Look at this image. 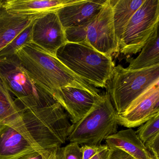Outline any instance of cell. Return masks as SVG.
<instances>
[{"label": "cell", "instance_id": "obj_2", "mask_svg": "<svg viewBox=\"0 0 159 159\" xmlns=\"http://www.w3.org/2000/svg\"><path fill=\"white\" fill-rule=\"evenodd\" d=\"M56 56L75 74L95 87L106 88L116 67L112 56L83 43L68 42Z\"/></svg>", "mask_w": 159, "mask_h": 159}, {"label": "cell", "instance_id": "obj_20", "mask_svg": "<svg viewBox=\"0 0 159 159\" xmlns=\"http://www.w3.org/2000/svg\"><path fill=\"white\" fill-rule=\"evenodd\" d=\"M136 133L145 144L159 133V113L139 127Z\"/></svg>", "mask_w": 159, "mask_h": 159}, {"label": "cell", "instance_id": "obj_27", "mask_svg": "<svg viewBox=\"0 0 159 159\" xmlns=\"http://www.w3.org/2000/svg\"><path fill=\"white\" fill-rule=\"evenodd\" d=\"M59 148V147L52 149L48 159H58Z\"/></svg>", "mask_w": 159, "mask_h": 159}, {"label": "cell", "instance_id": "obj_1", "mask_svg": "<svg viewBox=\"0 0 159 159\" xmlns=\"http://www.w3.org/2000/svg\"><path fill=\"white\" fill-rule=\"evenodd\" d=\"M28 76L37 86L53 95L59 89L75 87L100 95L99 91L69 70L55 55L28 43L16 54Z\"/></svg>", "mask_w": 159, "mask_h": 159}, {"label": "cell", "instance_id": "obj_13", "mask_svg": "<svg viewBox=\"0 0 159 159\" xmlns=\"http://www.w3.org/2000/svg\"><path fill=\"white\" fill-rule=\"evenodd\" d=\"M76 0H4L2 7L12 15L40 17L57 12Z\"/></svg>", "mask_w": 159, "mask_h": 159}, {"label": "cell", "instance_id": "obj_22", "mask_svg": "<svg viewBox=\"0 0 159 159\" xmlns=\"http://www.w3.org/2000/svg\"><path fill=\"white\" fill-rule=\"evenodd\" d=\"M108 147L107 145L96 146L84 145L80 147L82 159H91L102 150Z\"/></svg>", "mask_w": 159, "mask_h": 159}, {"label": "cell", "instance_id": "obj_11", "mask_svg": "<svg viewBox=\"0 0 159 159\" xmlns=\"http://www.w3.org/2000/svg\"><path fill=\"white\" fill-rule=\"evenodd\" d=\"M57 102L69 114L72 124L81 120L92 109L102 95L72 87L57 90L53 95Z\"/></svg>", "mask_w": 159, "mask_h": 159}, {"label": "cell", "instance_id": "obj_21", "mask_svg": "<svg viewBox=\"0 0 159 159\" xmlns=\"http://www.w3.org/2000/svg\"><path fill=\"white\" fill-rule=\"evenodd\" d=\"M58 159H82L79 145L70 143L63 147H60Z\"/></svg>", "mask_w": 159, "mask_h": 159}, {"label": "cell", "instance_id": "obj_18", "mask_svg": "<svg viewBox=\"0 0 159 159\" xmlns=\"http://www.w3.org/2000/svg\"><path fill=\"white\" fill-rule=\"evenodd\" d=\"M22 112L0 78V126L20 117Z\"/></svg>", "mask_w": 159, "mask_h": 159}, {"label": "cell", "instance_id": "obj_17", "mask_svg": "<svg viewBox=\"0 0 159 159\" xmlns=\"http://www.w3.org/2000/svg\"><path fill=\"white\" fill-rule=\"evenodd\" d=\"M128 69H142L159 64V21L156 29L140 54L136 58L129 59Z\"/></svg>", "mask_w": 159, "mask_h": 159}, {"label": "cell", "instance_id": "obj_19", "mask_svg": "<svg viewBox=\"0 0 159 159\" xmlns=\"http://www.w3.org/2000/svg\"><path fill=\"white\" fill-rule=\"evenodd\" d=\"M34 22L0 51V58L16 55L18 51L26 44L32 42L33 28Z\"/></svg>", "mask_w": 159, "mask_h": 159}, {"label": "cell", "instance_id": "obj_29", "mask_svg": "<svg viewBox=\"0 0 159 159\" xmlns=\"http://www.w3.org/2000/svg\"><path fill=\"white\" fill-rule=\"evenodd\" d=\"M4 0H0V7L2 6Z\"/></svg>", "mask_w": 159, "mask_h": 159}, {"label": "cell", "instance_id": "obj_28", "mask_svg": "<svg viewBox=\"0 0 159 159\" xmlns=\"http://www.w3.org/2000/svg\"><path fill=\"white\" fill-rule=\"evenodd\" d=\"M158 113H159V99L157 103H156V105H155L154 112H153V116H154V117L155 116V115H157Z\"/></svg>", "mask_w": 159, "mask_h": 159}, {"label": "cell", "instance_id": "obj_26", "mask_svg": "<svg viewBox=\"0 0 159 159\" xmlns=\"http://www.w3.org/2000/svg\"><path fill=\"white\" fill-rule=\"evenodd\" d=\"M109 152V148L108 147H107L105 149L98 153L95 157H93L91 159H106L108 157Z\"/></svg>", "mask_w": 159, "mask_h": 159}, {"label": "cell", "instance_id": "obj_23", "mask_svg": "<svg viewBox=\"0 0 159 159\" xmlns=\"http://www.w3.org/2000/svg\"><path fill=\"white\" fill-rule=\"evenodd\" d=\"M52 150H35L17 159H48Z\"/></svg>", "mask_w": 159, "mask_h": 159}, {"label": "cell", "instance_id": "obj_24", "mask_svg": "<svg viewBox=\"0 0 159 159\" xmlns=\"http://www.w3.org/2000/svg\"><path fill=\"white\" fill-rule=\"evenodd\" d=\"M106 159H134L128 153L118 148H109V154Z\"/></svg>", "mask_w": 159, "mask_h": 159}, {"label": "cell", "instance_id": "obj_7", "mask_svg": "<svg viewBox=\"0 0 159 159\" xmlns=\"http://www.w3.org/2000/svg\"><path fill=\"white\" fill-rule=\"evenodd\" d=\"M67 41L83 43L111 56L119 52L113 20L111 0H106L97 16L79 27L65 30Z\"/></svg>", "mask_w": 159, "mask_h": 159}, {"label": "cell", "instance_id": "obj_14", "mask_svg": "<svg viewBox=\"0 0 159 159\" xmlns=\"http://www.w3.org/2000/svg\"><path fill=\"white\" fill-rule=\"evenodd\" d=\"M105 141L108 148L121 149L134 159H156L133 129L118 131L107 138Z\"/></svg>", "mask_w": 159, "mask_h": 159}, {"label": "cell", "instance_id": "obj_4", "mask_svg": "<svg viewBox=\"0 0 159 159\" xmlns=\"http://www.w3.org/2000/svg\"><path fill=\"white\" fill-rule=\"evenodd\" d=\"M118 115L108 93L102 94L88 114L72 124L68 141L83 145H101L104 140L117 132Z\"/></svg>", "mask_w": 159, "mask_h": 159}, {"label": "cell", "instance_id": "obj_10", "mask_svg": "<svg viewBox=\"0 0 159 159\" xmlns=\"http://www.w3.org/2000/svg\"><path fill=\"white\" fill-rule=\"evenodd\" d=\"M32 42L55 56L59 49L68 42L65 29L57 12L36 19L33 28Z\"/></svg>", "mask_w": 159, "mask_h": 159}, {"label": "cell", "instance_id": "obj_9", "mask_svg": "<svg viewBox=\"0 0 159 159\" xmlns=\"http://www.w3.org/2000/svg\"><path fill=\"white\" fill-rule=\"evenodd\" d=\"M35 150H39L26 128L22 115L0 126V159H17Z\"/></svg>", "mask_w": 159, "mask_h": 159}, {"label": "cell", "instance_id": "obj_5", "mask_svg": "<svg viewBox=\"0 0 159 159\" xmlns=\"http://www.w3.org/2000/svg\"><path fill=\"white\" fill-rule=\"evenodd\" d=\"M159 79V64L135 70L116 66L106 89L118 115L124 113Z\"/></svg>", "mask_w": 159, "mask_h": 159}, {"label": "cell", "instance_id": "obj_12", "mask_svg": "<svg viewBox=\"0 0 159 159\" xmlns=\"http://www.w3.org/2000/svg\"><path fill=\"white\" fill-rule=\"evenodd\" d=\"M106 1L104 0H76L57 11L65 30L87 24L98 15Z\"/></svg>", "mask_w": 159, "mask_h": 159}, {"label": "cell", "instance_id": "obj_25", "mask_svg": "<svg viewBox=\"0 0 159 159\" xmlns=\"http://www.w3.org/2000/svg\"><path fill=\"white\" fill-rule=\"evenodd\" d=\"M145 145L157 159L159 156V133Z\"/></svg>", "mask_w": 159, "mask_h": 159}, {"label": "cell", "instance_id": "obj_6", "mask_svg": "<svg viewBox=\"0 0 159 159\" xmlns=\"http://www.w3.org/2000/svg\"><path fill=\"white\" fill-rule=\"evenodd\" d=\"M0 78L22 111L49 106L57 102L28 76L16 55L0 58Z\"/></svg>", "mask_w": 159, "mask_h": 159}, {"label": "cell", "instance_id": "obj_15", "mask_svg": "<svg viewBox=\"0 0 159 159\" xmlns=\"http://www.w3.org/2000/svg\"><path fill=\"white\" fill-rule=\"evenodd\" d=\"M38 17L12 15L2 6L0 7V51Z\"/></svg>", "mask_w": 159, "mask_h": 159}, {"label": "cell", "instance_id": "obj_8", "mask_svg": "<svg viewBox=\"0 0 159 159\" xmlns=\"http://www.w3.org/2000/svg\"><path fill=\"white\" fill-rule=\"evenodd\" d=\"M159 21V0H145L126 26L119 44L123 55L140 52Z\"/></svg>", "mask_w": 159, "mask_h": 159}, {"label": "cell", "instance_id": "obj_3", "mask_svg": "<svg viewBox=\"0 0 159 159\" xmlns=\"http://www.w3.org/2000/svg\"><path fill=\"white\" fill-rule=\"evenodd\" d=\"M22 117L38 150L59 148L68 141L72 123L69 114L59 103L23 111Z\"/></svg>", "mask_w": 159, "mask_h": 159}, {"label": "cell", "instance_id": "obj_16", "mask_svg": "<svg viewBox=\"0 0 159 159\" xmlns=\"http://www.w3.org/2000/svg\"><path fill=\"white\" fill-rule=\"evenodd\" d=\"M144 1L145 0H111L115 33L119 45L128 22Z\"/></svg>", "mask_w": 159, "mask_h": 159}]
</instances>
